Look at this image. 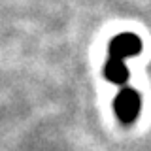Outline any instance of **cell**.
<instances>
[{
	"label": "cell",
	"mask_w": 151,
	"mask_h": 151,
	"mask_svg": "<svg viewBox=\"0 0 151 151\" xmlns=\"http://www.w3.org/2000/svg\"><path fill=\"white\" fill-rule=\"evenodd\" d=\"M115 113L123 123H132L140 113V94L134 89H123L115 98Z\"/></svg>",
	"instance_id": "cell-1"
},
{
	"label": "cell",
	"mask_w": 151,
	"mask_h": 151,
	"mask_svg": "<svg viewBox=\"0 0 151 151\" xmlns=\"http://www.w3.org/2000/svg\"><path fill=\"white\" fill-rule=\"evenodd\" d=\"M142 51V42L136 34H119L110 42V59L117 60H125L127 57L138 55Z\"/></svg>",
	"instance_id": "cell-2"
},
{
	"label": "cell",
	"mask_w": 151,
	"mask_h": 151,
	"mask_svg": "<svg viewBox=\"0 0 151 151\" xmlns=\"http://www.w3.org/2000/svg\"><path fill=\"white\" fill-rule=\"evenodd\" d=\"M104 76L106 79H110L111 83L123 85L129 79V68H127L125 60H117V59H108L106 66H104Z\"/></svg>",
	"instance_id": "cell-3"
}]
</instances>
